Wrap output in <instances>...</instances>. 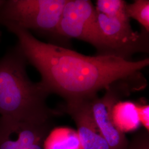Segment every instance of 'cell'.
<instances>
[{
	"label": "cell",
	"mask_w": 149,
	"mask_h": 149,
	"mask_svg": "<svg viewBox=\"0 0 149 149\" xmlns=\"http://www.w3.org/2000/svg\"><path fill=\"white\" fill-rule=\"evenodd\" d=\"M67 1L0 0V25L33 31L59 40L57 28Z\"/></svg>",
	"instance_id": "obj_3"
},
{
	"label": "cell",
	"mask_w": 149,
	"mask_h": 149,
	"mask_svg": "<svg viewBox=\"0 0 149 149\" xmlns=\"http://www.w3.org/2000/svg\"><path fill=\"white\" fill-rule=\"evenodd\" d=\"M97 12L99 26L111 56L125 60L138 53H149V33L134 31L130 20L111 18Z\"/></svg>",
	"instance_id": "obj_6"
},
{
	"label": "cell",
	"mask_w": 149,
	"mask_h": 149,
	"mask_svg": "<svg viewBox=\"0 0 149 149\" xmlns=\"http://www.w3.org/2000/svg\"><path fill=\"white\" fill-rule=\"evenodd\" d=\"M28 64L41 76L39 82L49 95L61 97L66 104L92 100L113 82L141 74L149 59L128 61L114 56H86L69 48L44 43L32 33L16 27L6 28Z\"/></svg>",
	"instance_id": "obj_1"
},
{
	"label": "cell",
	"mask_w": 149,
	"mask_h": 149,
	"mask_svg": "<svg viewBox=\"0 0 149 149\" xmlns=\"http://www.w3.org/2000/svg\"><path fill=\"white\" fill-rule=\"evenodd\" d=\"M52 122H15L0 118V149H44Z\"/></svg>",
	"instance_id": "obj_7"
},
{
	"label": "cell",
	"mask_w": 149,
	"mask_h": 149,
	"mask_svg": "<svg viewBox=\"0 0 149 149\" xmlns=\"http://www.w3.org/2000/svg\"><path fill=\"white\" fill-rule=\"evenodd\" d=\"M139 119L144 129L149 132V105L147 104L136 103Z\"/></svg>",
	"instance_id": "obj_14"
},
{
	"label": "cell",
	"mask_w": 149,
	"mask_h": 149,
	"mask_svg": "<svg viewBox=\"0 0 149 149\" xmlns=\"http://www.w3.org/2000/svg\"><path fill=\"white\" fill-rule=\"evenodd\" d=\"M28 63L16 45L0 59V118L15 122H52L61 112L50 108L49 94L27 74Z\"/></svg>",
	"instance_id": "obj_2"
},
{
	"label": "cell",
	"mask_w": 149,
	"mask_h": 149,
	"mask_svg": "<svg viewBox=\"0 0 149 149\" xmlns=\"http://www.w3.org/2000/svg\"><path fill=\"white\" fill-rule=\"evenodd\" d=\"M127 3L123 0H97L95 8L97 12L107 17L130 20L126 11Z\"/></svg>",
	"instance_id": "obj_11"
},
{
	"label": "cell",
	"mask_w": 149,
	"mask_h": 149,
	"mask_svg": "<svg viewBox=\"0 0 149 149\" xmlns=\"http://www.w3.org/2000/svg\"><path fill=\"white\" fill-rule=\"evenodd\" d=\"M44 149H82L76 132L68 128L52 129L44 144Z\"/></svg>",
	"instance_id": "obj_10"
},
{
	"label": "cell",
	"mask_w": 149,
	"mask_h": 149,
	"mask_svg": "<svg viewBox=\"0 0 149 149\" xmlns=\"http://www.w3.org/2000/svg\"><path fill=\"white\" fill-rule=\"evenodd\" d=\"M147 85L143 74L116 81L106 89L103 96H96L91 101L96 124L109 149H127L129 140L125 134L114 124L112 111L114 105L135 91L142 90Z\"/></svg>",
	"instance_id": "obj_4"
},
{
	"label": "cell",
	"mask_w": 149,
	"mask_h": 149,
	"mask_svg": "<svg viewBox=\"0 0 149 149\" xmlns=\"http://www.w3.org/2000/svg\"><path fill=\"white\" fill-rule=\"evenodd\" d=\"M112 118L115 126L123 133L134 131L140 125L136 103L132 102L116 103L112 109Z\"/></svg>",
	"instance_id": "obj_9"
},
{
	"label": "cell",
	"mask_w": 149,
	"mask_h": 149,
	"mask_svg": "<svg viewBox=\"0 0 149 149\" xmlns=\"http://www.w3.org/2000/svg\"><path fill=\"white\" fill-rule=\"evenodd\" d=\"M126 11L130 19L137 21L149 33V0H135L132 3H127Z\"/></svg>",
	"instance_id": "obj_12"
},
{
	"label": "cell",
	"mask_w": 149,
	"mask_h": 149,
	"mask_svg": "<svg viewBox=\"0 0 149 149\" xmlns=\"http://www.w3.org/2000/svg\"><path fill=\"white\" fill-rule=\"evenodd\" d=\"M91 101L66 104L65 112L74 120L82 149H109L93 117Z\"/></svg>",
	"instance_id": "obj_8"
},
{
	"label": "cell",
	"mask_w": 149,
	"mask_h": 149,
	"mask_svg": "<svg viewBox=\"0 0 149 149\" xmlns=\"http://www.w3.org/2000/svg\"><path fill=\"white\" fill-rule=\"evenodd\" d=\"M60 40L74 38L96 48L97 55L111 56L99 26L97 12L89 0H68L59 25Z\"/></svg>",
	"instance_id": "obj_5"
},
{
	"label": "cell",
	"mask_w": 149,
	"mask_h": 149,
	"mask_svg": "<svg viewBox=\"0 0 149 149\" xmlns=\"http://www.w3.org/2000/svg\"><path fill=\"white\" fill-rule=\"evenodd\" d=\"M127 149H149V132L144 129L134 134Z\"/></svg>",
	"instance_id": "obj_13"
}]
</instances>
